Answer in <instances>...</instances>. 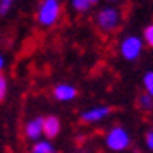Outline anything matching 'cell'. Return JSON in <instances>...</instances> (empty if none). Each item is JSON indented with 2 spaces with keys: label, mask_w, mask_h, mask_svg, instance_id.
I'll return each mask as SVG.
<instances>
[{
  "label": "cell",
  "mask_w": 153,
  "mask_h": 153,
  "mask_svg": "<svg viewBox=\"0 0 153 153\" xmlns=\"http://www.w3.org/2000/svg\"><path fill=\"white\" fill-rule=\"evenodd\" d=\"M61 14H62L61 0H41L36 12V20L41 27L51 29L59 22Z\"/></svg>",
  "instance_id": "cell-1"
},
{
  "label": "cell",
  "mask_w": 153,
  "mask_h": 153,
  "mask_svg": "<svg viewBox=\"0 0 153 153\" xmlns=\"http://www.w3.org/2000/svg\"><path fill=\"white\" fill-rule=\"evenodd\" d=\"M143 141H145L146 150H148V152H153V128H148V130L145 131Z\"/></svg>",
  "instance_id": "cell-16"
},
{
  "label": "cell",
  "mask_w": 153,
  "mask_h": 153,
  "mask_svg": "<svg viewBox=\"0 0 153 153\" xmlns=\"http://www.w3.org/2000/svg\"><path fill=\"white\" fill-rule=\"evenodd\" d=\"M143 47L145 42L141 39V36H136V34H128L121 39L120 42V54L125 61L128 62H135L141 57L143 54Z\"/></svg>",
  "instance_id": "cell-4"
},
{
  "label": "cell",
  "mask_w": 153,
  "mask_h": 153,
  "mask_svg": "<svg viewBox=\"0 0 153 153\" xmlns=\"http://www.w3.org/2000/svg\"><path fill=\"white\" fill-rule=\"evenodd\" d=\"M113 113V108L108 104H98V106H91V108L81 111L79 118L84 125H96V123H101L104 120H108Z\"/></svg>",
  "instance_id": "cell-5"
},
{
  "label": "cell",
  "mask_w": 153,
  "mask_h": 153,
  "mask_svg": "<svg viewBox=\"0 0 153 153\" xmlns=\"http://www.w3.org/2000/svg\"><path fill=\"white\" fill-rule=\"evenodd\" d=\"M131 133L121 125H114L104 135V145L113 153H123L131 146Z\"/></svg>",
  "instance_id": "cell-2"
},
{
  "label": "cell",
  "mask_w": 153,
  "mask_h": 153,
  "mask_svg": "<svg viewBox=\"0 0 153 153\" xmlns=\"http://www.w3.org/2000/svg\"><path fill=\"white\" fill-rule=\"evenodd\" d=\"M69 5L71 9L76 12V14H86L89 12L93 5L89 4V0H69Z\"/></svg>",
  "instance_id": "cell-11"
},
{
  "label": "cell",
  "mask_w": 153,
  "mask_h": 153,
  "mask_svg": "<svg viewBox=\"0 0 153 153\" xmlns=\"http://www.w3.org/2000/svg\"><path fill=\"white\" fill-rule=\"evenodd\" d=\"M136 106L141 113L148 114V113H153V98L146 93H140V96L136 98Z\"/></svg>",
  "instance_id": "cell-10"
},
{
  "label": "cell",
  "mask_w": 153,
  "mask_h": 153,
  "mask_svg": "<svg viewBox=\"0 0 153 153\" xmlns=\"http://www.w3.org/2000/svg\"><path fill=\"white\" fill-rule=\"evenodd\" d=\"M94 22H96V27L103 32V34H111L121 24V10L118 9V7H114V5L101 7L96 12Z\"/></svg>",
  "instance_id": "cell-3"
},
{
  "label": "cell",
  "mask_w": 153,
  "mask_h": 153,
  "mask_svg": "<svg viewBox=\"0 0 153 153\" xmlns=\"http://www.w3.org/2000/svg\"><path fill=\"white\" fill-rule=\"evenodd\" d=\"M141 84H143V91L146 94H150L153 98V69L146 71L141 77Z\"/></svg>",
  "instance_id": "cell-12"
},
{
  "label": "cell",
  "mask_w": 153,
  "mask_h": 153,
  "mask_svg": "<svg viewBox=\"0 0 153 153\" xmlns=\"http://www.w3.org/2000/svg\"><path fill=\"white\" fill-rule=\"evenodd\" d=\"M89 4L93 5V7H94V5H98V4H99V0H89Z\"/></svg>",
  "instance_id": "cell-19"
},
{
  "label": "cell",
  "mask_w": 153,
  "mask_h": 153,
  "mask_svg": "<svg viewBox=\"0 0 153 153\" xmlns=\"http://www.w3.org/2000/svg\"><path fill=\"white\" fill-rule=\"evenodd\" d=\"M52 98L57 103H69L77 98V88L71 82H57L52 88Z\"/></svg>",
  "instance_id": "cell-7"
},
{
  "label": "cell",
  "mask_w": 153,
  "mask_h": 153,
  "mask_svg": "<svg viewBox=\"0 0 153 153\" xmlns=\"http://www.w3.org/2000/svg\"><path fill=\"white\" fill-rule=\"evenodd\" d=\"M24 136L36 143L39 140H42L44 136V116H34L30 118L25 125H24Z\"/></svg>",
  "instance_id": "cell-6"
},
{
  "label": "cell",
  "mask_w": 153,
  "mask_h": 153,
  "mask_svg": "<svg viewBox=\"0 0 153 153\" xmlns=\"http://www.w3.org/2000/svg\"><path fill=\"white\" fill-rule=\"evenodd\" d=\"M7 93H9V79L4 72H0V103L7 98Z\"/></svg>",
  "instance_id": "cell-14"
},
{
  "label": "cell",
  "mask_w": 153,
  "mask_h": 153,
  "mask_svg": "<svg viewBox=\"0 0 153 153\" xmlns=\"http://www.w3.org/2000/svg\"><path fill=\"white\" fill-rule=\"evenodd\" d=\"M104 2H106L108 5H116L118 2H120V0H104Z\"/></svg>",
  "instance_id": "cell-18"
},
{
  "label": "cell",
  "mask_w": 153,
  "mask_h": 153,
  "mask_svg": "<svg viewBox=\"0 0 153 153\" xmlns=\"http://www.w3.org/2000/svg\"><path fill=\"white\" fill-rule=\"evenodd\" d=\"M15 0H0V17H5L14 7Z\"/></svg>",
  "instance_id": "cell-15"
},
{
  "label": "cell",
  "mask_w": 153,
  "mask_h": 153,
  "mask_svg": "<svg viewBox=\"0 0 153 153\" xmlns=\"http://www.w3.org/2000/svg\"><path fill=\"white\" fill-rule=\"evenodd\" d=\"M5 66H7V61H5V56L0 52V72H4Z\"/></svg>",
  "instance_id": "cell-17"
},
{
  "label": "cell",
  "mask_w": 153,
  "mask_h": 153,
  "mask_svg": "<svg viewBox=\"0 0 153 153\" xmlns=\"http://www.w3.org/2000/svg\"><path fill=\"white\" fill-rule=\"evenodd\" d=\"M29 153H57V150H56V146L52 145L51 140L42 138L39 141H36V143H32Z\"/></svg>",
  "instance_id": "cell-9"
},
{
  "label": "cell",
  "mask_w": 153,
  "mask_h": 153,
  "mask_svg": "<svg viewBox=\"0 0 153 153\" xmlns=\"http://www.w3.org/2000/svg\"><path fill=\"white\" fill-rule=\"evenodd\" d=\"M141 39H143L145 45H148L150 49H153V24H148L141 32Z\"/></svg>",
  "instance_id": "cell-13"
},
{
  "label": "cell",
  "mask_w": 153,
  "mask_h": 153,
  "mask_svg": "<svg viewBox=\"0 0 153 153\" xmlns=\"http://www.w3.org/2000/svg\"><path fill=\"white\" fill-rule=\"evenodd\" d=\"M62 130V123H61V118L56 116V114H47L44 116V136L45 140H54L59 136Z\"/></svg>",
  "instance_id": "cell-8"
}]
</instances>
